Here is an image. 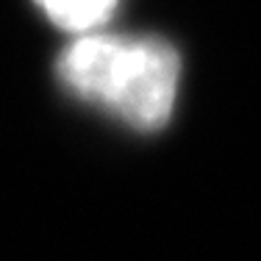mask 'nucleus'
<instances>
[{
  "label": "nucleus",
  "instance_id": "f03ea898",
  "mask_svg": "<svg viewBox=\"0 0 261 261\" xmlns=\"http://www.w3.org/2000/svg\"><path fill=\"white\" fill-rule=\"evenodd\" d=\"M120 0H36L45 17L53 25L72 31V34H89L97 31L114 14Z\"/></svg>",
  "mask_w": 261,
  "mask_h": 261
},
{
  "label": "nucleus",
  "instance_id": "f257e3e1",
  "mask_svg": "<svg viewBox=\"0 0 261 261\" xmlns=\"http://www.w3.org/2000/svg\"><path fill=\"white\" fill-rule=\"evenodd\" d=\"M56 70L72 95L136 130H159L175 109L181 59L159 36L89 31L59 56Z\"/></svg>",
  "mask_w": 261,
  "mask_h": 261
}]
</instances>
